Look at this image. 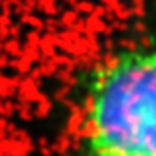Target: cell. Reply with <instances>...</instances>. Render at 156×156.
<instances>
[{
    "label": "cell",
    "mask_w": 156,
    "mask_h": 156,
    "mask_svg": "<svg viewBox=\"0 0 156 156\" xmlns=\"http://www.w3.org/2000/svg\"><path fill=\"white\" fill-rule=\"evenodd\" d=\"M83 156H156V45L125 50L90 80Z\"/></svg>",
    "instance_id": "obj_1"
}]
</instances>
